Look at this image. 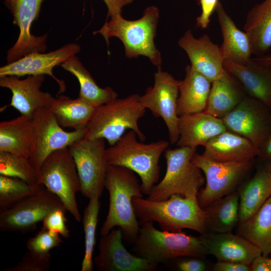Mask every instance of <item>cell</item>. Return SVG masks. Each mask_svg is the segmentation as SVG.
<instances>
[{"instance_id": "31", "label": "cell", "mask_w": 271, "mask_h": 271, "mask_svg": "<svg viewBox=\"0 0 271 271\" xmlns=\"http://www.w3.org/2000/svg\"><path fill=\"white\" fill-rule=\"evenodd\" d=\"M61 66L78 80L80 85L78 97L92 106L97 107L118 97V94L111 87H99L76 55Z\"/></svg>"}, {"instance_id": "33", "label": "cell", "mask_w": 271, "mask_h": 271, "mask_svg": "<svg viewBox=\"0 0 271 271\" xmlns=\"http://www.w3.org/2000/svg\"><path fill=\"white\" fill-rule=\"evenodd\" d=\"M239 197L232 192L213 202L204 208L207 230L213 232H231L239 219Z\"/></svg>"}, {"instance_id": "40", "label": "cell", "mask_w": 271, "mask_h": 271, "mask_svg": "<svg viewBox=\"0 0 271 271\" xmlns=\"http://www.w3.org/2000/svg\"><path fill=\"white\" fill-rule=\"evenodd\" d=\"M200 4L202 12L196 19V26L202 29H206L210 22V17L215 10L218 0H197Z\"/></svg>"}, {"instance_id": "39", "label": "cell", "mask_w": 271, "mask_h": 271, "mask_svg": "<svg viewBox=\"0 0 271 271\" xmlns=\"http://www.w3.org/2000/svg\"><path fill=\"white\" fill-rule=\"evenodd\" d=\"M65 208H59L50 212L42 221L43 228L60 235L64 238H69V231L66 222Z\"/></svg>"}, {"instance_id": "22", "label": "cell", "mask_w": 271, "mask_h": 271, "mask_svg": "<svg viewBox=\"0 0 271 271\" xmlns=\"http://www.w3.org/2000/svg\"><path fill=\"white\" fill-rule=\"evenodd\" d=\"M223 66L239 81L249 96L271 108V67L255 58L246 64L225 60Z\"/></svg>"}, {"instance_id": "14", "label": "cell", "mask_w": 271, "mask_h": 271, "mask_svg": "<svg viewBox=\"0 0 271 271\" xmlns=\"http://www.w3.org/2000/svg\"><path fill=\"white\" fill-rule=\"evenodd\" d=\"M222 119L227 130L246 138L257 148L271 132V108L249 96L243 97Z\"/></svg>"}, {"instance_id": "3", "label": "cell", "mask_w": 271, "mask_h": 271, "mask_svg": "<svg viewBox=\"0 0 271 271\" xmlns=\"http://www.w3.org/2000/svg\"><path fill=\"white\" fill-rule=\"evenodd\" d=\"M160 17V10L155 6L148 7L139 19L129 21L121 15L110 18L94 35L101 34L109 44V39L115 37L123 44L125 55L128 58H137L139 56L148 57L151 63L161 69V53L154 43Z\"/></svg>"}, {"instance_id": "17", "label": "cell", "mask_w": 271, "mask_h": 271, "mask_svg": "<svg viewBox=\"0 0 271 271\" xmlns=\"http://www.w3.org/2000/svg\"><path fill=\"white\" fill-rule=\"evenodd\" d=\"M121 229L113 228L102 236L93 259L98 271H155L158 265L129 252L122 243Z\"/></svg>"}, {"instance_id": "42", "label": "cell", "mask_w": 271, "mask_h": 271, "mask_svg": "<svg viewBox=\"0 0 271 271\" xmlns=\"http://www.w3.org/2000/svg\"><path fill=\"white\" fill-rule=\"evenodd\" d=\"M215 271H250L249 264L231 261H218L213 266Z\"/></svg>"}, {"instance_id": "45", "label": "cell", "mask_w": 271, "mask_h": 271, "mask_svg": "<svg viewBox=\"0 0 271 271\" xmlns=\"http://www.w3.org/2000/svg\"><path fill=\"white\" fill-rule=\"evenodd\" d=\"M258 157L262 161L271 159V132L267 138L258 147Z\"/></svg>"}, {"instance_id": "21", "label": "cell", "mask_w": 271, "mask_h": 271, "mask_svg": "<svg viewBox=\"0 0 271 271\" xmlns=\"http://www.w3.org/2000/svg\"><path fill=\"white\" fill-rule=\"evenodd\" d=\"M178 147L196 149L204 146L211 139L227 130L221 118L204 111L179 116Z\"/></svg>"}, {"instance_id": "38", "label": "cell", "mask_w": 271, "mask_h": 271, "mask_svg": "<svg viewBox=\"0 0 271 271\" xmlns=\"http://www.w3.org/2000/svg\"><path fill=\"white\" fill-rule=\"evenodd\" d=\"M51 257V254L43 255L29 250L16 266L5 268L3 270L47 271L50 268Z\"/></svg>"}, {"instance_id": "35", "label": "cell", "mask_w": 271, "mask_h": 271, "mask_svg": "<svg viewBox=\"0 0 271 271\" xmlns=\"http://www.w3.org/2000/svg\"><path fill=\"white\" fill-rule=\"evenodd\" d=\"M40 185L33 186L19 178L0 175L1 210L8 208L32 195Z\"/></svg>"}, {"instance_id": "15", "label": "cell", "mask_w": 271, "mask_h": 271, "mask_svg": "<svg viewBox=\"0 0 271 271\" xmlns=\"http://www.w3.org/2000/svg\"><path fill=\"white\" fill-rule=\"evenodd\" d=\"M44 0H4V4L13 16V24L19 29V35L14 45L8 51V63L24 56L47 49V34L35 36L32 34V23L38 19Z\"/></svg>"}, {"instance_id": "18", "label": "cell", "mask_w": 271, "mask_h": 271, "mask_svg": "<svg viewBox=\"0 0 271 271\" xmlns=\"http://www.w3.org/2000/svg\"><path fill=\"white\" fill-rule=\"evenodd\" d=\"M178 44L187 53L191 66L211 82L223 74L224 60L220 47L207 34L196 38L191 30H187Z\"/></svg>"}, {"instance_id": "16", "label": "cell", "mask_w": 271, "mask_h": 271, "mask_svg": "<svg viewBox=\"0 0 271 271\" xmlns=\"http://www.w3.org/2000/svg\"><path fill=\"white\" fill-rule=\"evenodd\" d=\"M80 51V47L78 44L69 43L47 53H31L1 67L0 76L14 75L20 77L25 75H48L58 84L59 87L58 94H59L66 90V86L63 80L54 76L53 69L61 65Z\"/></svg>"}, {"instance_id": "30", "label": "cell", "mask_w": 271, "mask_h": 271, "mask_svg": "<svg viewBox=\"0 0 271 271\" xmlns=\"http://www.w3.org/2000/svg\"><path fill=\"white\" fill-rule=\"evenodd\" d=\"M243 97L231 74L225 69L221 76L211 82L207 105L204 111L222 119Z\"/></svg>"}, {"instance_id": "2", "label": "cell", "mask_w": 271, "mask_h": 271, "mask_svg": "<svg viewBox=\"0 0 271 271\" xmlns=\"http://www.w3.org/2000/svg\"><path fill=\"white\" fill-rule=\"evenodd\" d=\"M132 202L140 225L156 222L162 230L179 232L190 229L201 234L207 232L205 212L197 196L174 194L162 201L134 197Z\"/></svg>"}, {"instance_id": "9", "label": "cell", "mask_w": 271, "mask_h": 271, "mask_svg": "<svg viewBox=\"0 0 271 271\" xmlns=\"http://www.w3.org/2000/svg\"><path fill=\"white\" fill-rule=\"evenodd\" d=\"M105 142L103 138H83L68 147L77 170L80 192L89 199L94 196L100 198L105 188L108 167Z\"/></svg>"}, {"instance_id": "12", "label": "cell", "mask_w": 271, "mask_h": 271, "mask_svg": "<svg viewBox=\"0 0 271 271\" xmlns=\"http://www.w3.org/2000/svg\"><path fill=\"white\" fill-rule=\"evenodd\" d=\"M65 208L54 194L41 185L32 195L1 210L0 229L3 231L27 233L33 231L39 222L52 211Z\"/></svg>"}, {"instance_id": "27", "label": "cell", "mask_w": 271, "mask_h": 271, "mask_svg": "<svg viewBox=\"0 0 271 271\" xmlns=\"http://www.w3.org/2000/svg\"><path fill=\"white\" fill-rule=\"evenodd\" d=\"M251 43L253 55L266 54L271 48V0H263L248 12L243 27Z\"/></svg>"}, {"instance_id": "44", "label": "cell", "mask_w": 271, "mask_h": 271, "mask_svg": "<svg viewBox=\"0 0 271 271\" xmlns=\"http://www.w3.org/2000/svg\"><path fill=\"white\" fill-rule=\"evenodd\" d=\"M261 255L256 257L252 261L250 264L251 270L271 271V258Z\"/></svg>"}, {"instance_id": "7", "label": "cell", "mask_w": 271, "mask_h": 271, "mask_svg": "<svg viewBox=\"0 0 271 271\" xmlns=\"http://www.w3.org/2000/svg\"><path fill=\"white\" fill-rule=\"evenodd\" d=\"M196 149L168 148L164 152L167 168L162 180L152 188L147 199L162 201L174 194L183 197L197 196L204 178L201 170L192 162Z\"/></svg>"}, {"instance_id": "23", "label": "cell", "mask_w": 271, "mask_h": 271, "mask_svg": "<svg viewBox=\"0 0 271 271\" xmlns=\"http://www.w3.org/2000/svg\"><path fill=\"white\" fill-rule=\"evenodd\" d=\"M204 148V156L221 162L251 161L258 155V148L249 140L227 129L211 139Z\"/></svg>"}, {"instance_id": "41", "label": "cell", "mask_w": 271, "mask_h": 271, "mask_svg": "<svg viewBox=\"0 0 271 271\" xmlns=\"http://www.w3.org/2000/svg\"><path fill=\"white\" fill-rule=\"evenodd\" d=\"M177 267L181 271H204L206 269L205 263L200 258L197 257L179 261Z\"/></svg>"}, {"instance_id": "47", "label": "cell", "mask_w": 271, "mask_h": 271, "mask_svg": "<svg viewBox=\"0 0 271 271\" xmlns=\"http://www.w3.org/2000/svg\"><path fill=\"white\" fill-rule=\"evenodd\" d=\"M266 161L265 167L271 173V159Z\"/></svg>"}, {"instance_id": "1", "label": "cell", "mask_w": 271, "mask_h": 271, "mask_svg": "<svg viewBox=\"0 0 271 271\" xmlns=\"http://www.w3.org/2000/svg\"><path fill=\"white\" fill-rule=\"evenodd\" d=\"M105 188L109 203L108 214L100 230L101 236L118 227L127 242L133 244L140 228L134 213L132 199L143 197L141 185L132 170L123 167L108 165Z\"/></svg>"}, {"instance_id": "32", "label": "cell", "mask_w": 271, "mask_h": 271, "mask_svg": "<svg viewBox=\"0 0 271 271\" xmlns=\"http://www.w3.org/2000/svg\"><path fill=\"white\" fill-rule=\"evenodd\" d=\"M237 235L257 247L262 255L271 253V196L252 216L239 223Z\"/></svg>"}, {"instance_id": "46", "label": "cell", "mask_w": 271, "mask_h": 271, "mask_svg": "<svg viewBox=\"0 0 271 271\" xmlns=\"http://www.w3.org/2000/svg\"><path fill=\"white\" fill-rule=\"evenodd\" d=\"M260 62L271 67V53L255 58Z\"/></svg>"}, {"instance_id": "8", "label": "cell", "mask_w": 271, "mask_h": 271, "mask_svg": "<svg viewBox=\"0 0 271 271\" xmlns=\"http://www.w3.org/2000/svg\"><path fill=\"white\" fill-rule=\"evenodd\" d=\"M38 184L55 194L76 221H81L76 199L80 191V180L68 147L55 151L45 159L38 173Z\"/></svg>"}, {"instance_id": "29", "label": "cell", "mask_w": 271, "mask_h": 271, "mask_svg": "<svg viewBox=\"0 0 271 271\" xmlns=\"http://www.w3.org/2000/svg\"><path fill=\"white\" fill-rule=\"evenodd\" d=\"M47 107L62 128L74 130L86 128L96 108L79 97L72 99L64 95L54 97Z\"/></svg>"}, {"instance_id": "6", "label": "cell", "mask_w": 271, "mask_h": 271, "mask_svg": "<svg viewBox=\"0 0 271 271\" xmlns=\"http://www.w3.org/2000/svg\"><path fill=\"white\" fill-rule=\"evenodd\" d=\"M153 222L140 225L138 235L132 245L135 254L158 265L180 257L203 258L207 254L201 237L181 231L159 230Z\"/></svg>"}, {"instance_id": "10", "label": "cell", "mask_w": 271, "mask_h": 271, "mask_svg": "<svg viewBox=\"0 0 271 271\" xmlns=\"http://www.w3.org/2000/svg\"><path fill=\"white\" fill-rule=\"evenodd\" d=\"M193 163L205 176V187L197 194L198 202L204 208L215 200L232 192L250 170L252 161L221 162L195 152Z\"/></svg>"}, {"instance_id": "24", "label": "cell", "mask_w": 271, "mask_h": 271, "mask_svg": "<svg viewBox=\"0 0 271 271\" xmlns=\"http://www.w3.org/2000/svg\"><path fill=\"white\" fill-rule=\"evenodd\" d=\"M215 11L223 38L220 48L224 61L239 64L249 63L253 52L248 35L236 27L219 1Z\"/></svg>"}, {"instance_id": "19", "label": "cell", "mask_w": 271, "mask_h": 271, "mask_svg": "<svg viewBox=\"0 0 271 271\" xmlns=\"http://www.w3.org/2000/svg\"><path fill=\"white\" fill-rule=\"evenodd\" d=\"M17 76H0V86L10 89L12 93L11 106L21 115L32 117L38 108L47 106L54 97L40 88L45 79L44 75H28L24 79Z\"/></svg>"}, {"instance_id": "28", "label": "cell", "mask_w": 271, "mask_h": 271, "mask_svg": "<svg viewBox=\"0 0 271 271\" xmlns=\"http://www.w3.org/2000/svg\"><path fill=\"white\" fill-rule=\"evenodd\" d=\"M238 193L239 219L241 222L252 216L271 196V173L265 167L259 169Z\"/></svg>"}, {"instance_id": "36", "label": "cell", "mask_w": 271, "mask_h": 271, "mask_svg": "<svg viewBox=\"0 0 271 271\" xmlns=\"http://www.w3.org/2000/svg\"><path fill=\"white\" fill-rule=\"evenodd\" d=\"M0 175L19 178L37 186L38 173L28 159L7 152H0Z\"/></svg>"}, {"instance_id": "5", "label": "cell", "mask_w": 271, "mask_h": 271, "mask_svg": "<svg viewBox=\"0 0 271 271\" xmlns=\"http://www.w3.org/2000/svg\"><path fill=\"white\" fill-rule=\"evenodd\" d=\"M140 97L138 94H132L96 107L87 125L84 138H103L112 146L126 129H130L141 142H144L146 137L140 129L138 121L144 115L146 108L142 104Z\"/></svg>"}, {"instance_id": "37", "label": "cell", "mask_w": 271, "mask_h": 271, "mask_svg": "<svg viewBox=\"0 0 271 271\" xmlns=\"http://www.w3.org/2000/svg\"><path fill=\"white\" fill-rule=\"evenodd\" d=\"M61 237L59 234L42 227L37 234L28 239L26 246L29 251L49 254L51 249L60 246L63 242Z\"/></svg>"}, {"instance_id": "4", "label": "cell", "mask_w": 271, "mask_h": 271, "mask_svg": "<svg viewBox=\"0 0 271 271\" xmlns=\"http://www.w3.org/2000/svg\"><path fill=\"white\" fill-rule=\"evenodd\" d=\"M132 130L123 134L114 145L106 149L108 165L125 167L137 173L141 180V188L149 195L160 175L159 160L168 148L165 140L145 144L140 142Z\"/></svg>"}, {"instance_id": "13", "label": "cell", "mask_w": 271, "mask_h": 271, "mask_svg": "<svg viewBox=\"0 0 271 271\" xmlns=\"http://www.w3.org/2000/svg\"><path fill=\"white\" fill-rule=\"evenodd\" d=\"M180 81L161 69L154 73V84L148 87L140 97L142 104L149 109L156 117H161L168 130L171 145L176 144L179 134V116L177 102L179 93Z\"/></svg>"}, {"instance_id": "20", "label": "cell", "mask_w": 271, "mask_h": 271, "mask_svg": "<svg viewBox=\"0 0 271 271\" xmlns=\"http://www.w3.org/2000/svg\"><path fill=\"white\" fill-rule=\"evenodd\" d=\"M207 253L218 261H231L250 264L260 250L243 237L231 232H211L200 236Z\"/></svg>"}, {"instance_id": "11", "label": "cell", "mask_w": 271, "mask_h": 271, "mask_svg": "<svg viewBox=\"0 0 271 271\" xmlns=\"http://www.w3.org/2000/svg\"><path fill=\"white\" fill-rule=\"evenodd\" d=\"M32 119L34 142L29 160L38 173L50 154L84 138L86 133V128L72 131L63 130L47 106L37 109Z\"/></svg>"}, {"instance_id": "43", "label": "cell", "mask_w": 271, "mask_h": 271, "mask_svg": "<svg viewBox=\"0 0 271 271\" xmlns=\"http://www.w3.org/2000/svg\"><path fill=\"white\" fill-rule=\"evenodd\" d=\"M107 8V19L117 15H121L124 6L133 2V0H103Z\"/></svg>"}, {"instance_id": "26", "label": "cell", "mask_w": 271, "mask_h": 271, "mask_svg": "<svg viewBox=\"0 0 271 271\" xmlns=\"http://www.w3.org/2000/svg\"><path fill=\"white\" fill-rule=\"evenodd\" d=\"M34 142L32 117L21 115L0 122V152L29 159Z\"/></svg>"}, {"instance_id": "34", "label": "cell", "mask_w": 271, "mask_h": 271, "mask_svg": "<svg viewBox=\"0 0 271 271\" xmlns=\"http://www.w3.org/2000/svg\"><path fill=\"white\" fill-rule=\"evenodd\" d=\"M100 207L99 198L94 196L85 208L82 218L85 238L84 255L81 271H92L93 268V253L95 244V234Z\"/></svg>"}, {"instance_id": "25", "label": "cell", "mask_w": 271, "mask_h": 271, "mask_svg": "<svg viewBox=\"0 0 271 271\" xmlns=\"http://www.w3.org/2000/svg\"><path fill=\"white\" fill-rule=\"evenodd\" d=\"M185 72L184 79L180 81V95L177 102L179 116L204 111L211 86V82L191 65L186 67Z\"/></svg>"}]
</instances>
